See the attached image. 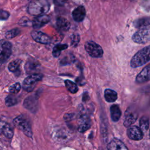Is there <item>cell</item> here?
<instances>
[{"mask_svg":"<svg viewBox=\"0 0 150 150\" xmlns=\"http://www.w3.org/2000/svg\"><path fill=\"white\" fill-rule=\"evenodd\" d=\"M50 4L47 0H33L28 6V12L29 14L38 16L45 14L49 11Z\"/></svg>","mask_w":150,"mask_h":150,"instance_id":"obj_1","label":"cell"},{"mask_svg":"<svg viewBox=\"0 0 150 150\" xmlns=\"http://www.w3.org/2000/svg\"><path fill=\"white\" fill-rule=\"evenodd\" d=\"M150 47H146L139 50L131 59L130 64L132 68L139 67L149 62Z\"/></svg>","mask_w":150,"mask_h":150,"instance_id":"obj_2","label":"cell"},{"mask_svg":"<svg viewBox=\"0 0 150 150\" xmlns=\"http://www.w3.org/2000/svg\"><path fill=\"white\" fill-rule=\"evenodd\" d=\"M13 123L16 128L21 130L27 137H31L32 136L30 124L23 115H20L15 118L13 120Z\"/></svg>","mask_w":150,"mask_h":150,"instance_id":"obj_3","label":"cell"},{"mask_svg":"<svg viewBox=\"0 0 150 150\" xmlns=\"http://www.w3.org/2000/svg\"><path fill=\"white\" fill-rule=\"evenodd\" d=\"M150 32L149 25L139 28V29L136 32L132 37V40L137 43L145 44L149 40Z\"/></svg>","mask_w":150,"mask_h":150,"instance_id":"obj_4","label":"cell"},{"mask_svg":"<svg viewBox=\"0 0 150 150\" xmlns=\"http://www.w3.org/2000/svg\"><path fill=\"white\" fill-rule=\"evenodd\" d=\"M43 76L40 74L34 73L28 76L25 79L22 83L23 88L28 91L30 92L36 87L37 83L42 79Z\"/></svg>","mask_w":150,"mask_h":150,"instance_id":"obj_5","label":"cell"},{"mask_svg":"<svg viewBox=\"0 0 150 150\" xmlns=\"http://www.w3.org/2000/svg\"><path fill=\"white\" fill-rule=\"evenodd\" d=\"M84 48L88 54L93 57H101L103 55L102 47L93 41L87 42L84 45Z\"/></svg>","mask_w":150,"mask_h":150,"instance_id":"obj_6","label":"cell"},{"mask_svg":"<svg viewBox=\"0 0 150 150\" xmlns=\"http://www.w3.org/2000/svg\"><path fill=\"white\" fill-rule=\"evenodd\" d=\"M12 53V45L6 40H0V61L6 62Z\"/></svg>","mask_w":150,"mask_h":150,"instance_id":"obj_7","label":"cell"},{"mask_svg":"<svg viewBox=\"0 0 150 150\" xmlns=\"http://www.w3.org/2000/svg\"><path fill=\"white\" fill-rule=\"evenodd\" d=\"M124 117V125L125 127H129L136 121L138 118V114L133 108L129 107L125 112Z\"/></svg>","mask_w":150,"mask_h":150,"instance_id":"obj_8","label":"cell"},{"mask_svg":"<svg viewBox=\"0 0 150 150\" xmlns=\"http://www.w3.org/2000/svg\"><path fill=\"white\" fill-rule=\"evenodd\" d=\"M91 126L90 117L87 114H81L78 118L77 129L80 132H84L88 130Z\"/></svg>","mask_w":150,"mask_h":150,"instance_id":"obj_9","label":"cell"},{"mask_svg":"<svg viewBox=\"0 0 150 150\" xmlns=\"http://www.w3.org/2000/svg\"><path fill=\"white\" fill-rule=\"evenodd\" d=\"M127 135L131 139L139 141L142 139L144 134L139 127L137 126H129L127 130Z\"/></svg>","mask_w":150,"mask_h":150,"instance_id":"obj_10","label":"cell"},{"mask_svg":"<svg viewBox=\"0 0 150 150\" xmlns=\"http://www.w3.org/2000/svg\"><path fill=\"white\" fill-rule=\"evenodd\" d=\"M33 39L38 43L48 44L50 42V38L45 33L38 30H33L30 33Z\"/></svg>","mask_w":150,"mask_h":150,"instance_id":"obj_11","label":"cell"},{"mask_svg":"<svg viewBox=\"0 0 150 150\" xmlns=\"http://www.w3.org/2000/svg\"><path fill=\"white\" fill-rule=\"evenodd\" d=\"M50 21V17L45 14L37 16L32 21V26L35 29H39L47 24Z\"/></svg>","mask_w":150,"mask_h":150,"instance_id":"obj_12","label":"cell"},{"mask_svg":"<svg viewBox=\"0 0 150 150\" xmlns=\"http://www.w3.org/2000/svg\"><path fill=\"white\" fill-rule=\"evenodd\" d=\"M150 79V66H146L144 67L142 71L137 75L135 79V81L138 84L144 83L147 82Z\"/></svg>","mask_w":150,"mask_h":150,"instance_id":"obj_13","label":"cell"},{"mask_svg":"<svg viewBox=\"0 0 150 150\" xmlns=\"http://www.w3.org/2000/svg\"><path fill=\"white\" fill-rule=\"evenodd\" d=\"M72 17L73 19L77 22L83 21L86 16V9L84 6L80 5L76 8L72 12Z\"/></svg>","mask_w":150,"mask_h":150,"instance_id":"obj_14","label":"cell"},{"mask_svg":"<svg viewBox=\"0 0 150 150\" xmlns=\"http://www.w3.org/2000/svg\"><path fill=\"white\" fill-rule=\"evenodd\" d=\"M108 149L110 150H127L128 148L118 138H113L107 145Z\"/></svg>","mask_w":150,"mask_h":150,"instance_id":"obj_15","label":"cell"},{"mask_svg":"<svg viewBox=\"0 0 150 150\" xmlns=\"http://www.w3.org/2000/svg\"><path fill=\"white\" fill-rule=\"evenodd\" d=\"M0 131L8 139H11L13 135V129L11 125L4 121L0 122Z\"/></svg>","mask_w":150,"mask_h":150,"instance_id":"obj_16","label":"cell"},{"mask_svg":"<svg viewBox=\"0 0 150 150\" xmlns=\"http://www.w3.org/2000/svg\"><path fill=\"white\" fill-rule=\"evenodd\" d=\"M56 25L59 30L63 32L67 31L70 27L69 21L63 17H58L57 18Z\"/></svg>","mask_w":150,"mask_h":150,"instance_id":"obj_17","label":"cell"},{"mask_svg":"<svg viewBox=\"0 0 150 150\" xmlns=\"http://www.w3.org/2000/svg\"><path fill=\"white\" fill-rule=\"evenodd\" d=\"M110 115L112 121L117 122L121 115V111L119 106L117 104H113L110 107Z\"/></svg>","mask_w":150,"mask_h":150,"instance_id":"obj_18","label":"cell"},{"mask_svg":"<svg viewBox=\"0 0 150 150\" xmlns=\"http://www.w3.org/2000/svg\"><path fill=\"white\" fill-rule=\"evenodd\" d=\"M23 105L26 108L31 111H33L37 107V101L36 98H34L33 96L27 97L24 101Z\"/></svg>","mask_w":150,"mask_h":150,"instance_id":"obj_19","label":"cell"},{"mask_svg":"<svg viewBox=\"0 0 150 150\" xmlns=\"http://www.w3.org/2000/svg\"><path fill=\"white\" fill-rule=\"evenodd\" d=\"M118 94L113 90L107 88L104 91V98L108 103H113L117 100Z\"/></svg>","mask_w":150,"mask_h":150,"instance_id":"obj_20","label":"cell"},{"mask_svg":"<svg viewBox=\"0 0 150 150\" xmlns=\"http://www.w3.org/2000/svg\"><path fill=\"white\" fill-rule=\"evenodd\" d=\"M39 64L35 61H28L25 66V69L28 74H34L38 69Z\"/></svg>","mask_w":150,"mask_h":150,"instance_id":"obj_21","label":"cell"},{"mask_svg":"<svg viewBox=\"0 0 150 150\" xmlns=\"http://www.w3.org/2000/svg\"><path fill=\"white\" fill-rule=\"evenodd\" d=\"M67 47H68V45L67 44H57L56 45L54 46V47L53 49V51H52L53 56L54 57H58L60 56L61 52L67 49Z\"/></svg>","mask_w":150,"mask_h":150,"instance_id":"obj_22","label":"cell"},{"mask_svg":"<svg viewBox=\"0 0 150 150\" xmlns=\"http://www.w3.org/2000/svg\"><path fill=\"white\" fill-rule=\"evenodd\" d=\"M64 84L70 93L75 94L78 91V86L74 82L70 80H66L64 81Z\"/></svg>","mask_w":150,"mask_h":150,"instance_id":"obj_23","label":"cell"},{"mask_svg":"<svg viewBox=\"0 0 150 150\" xmlns=\"http://www.w3.org/2000/svg\"><path fill=\"white\" fill-rule=\"evenodd\" d=\"M134 25L135 28H137L149 25V19L148 17H147V18H142L135 20L134 22Z\"/></svg>","mask_w":150,"mask_h":150,"instance_id":"obj_24","label":"cell"},{"mask_svg":"<svg viewBox=\"0 0 150 150\" xmlns=\"http://www.w3.org/2000/svg\"><path fill=\"white\" fill-rule=\"evenodd\" d=\"M21 63H22V61L20 59H16L11 62L8 64L9 70L12 72H16V71L18 70Z\"/></svg>","mask_w":150,"mask_h":150,"instance_id":"obj_25","label":"cell"},{"mask_svg":"<svg viewBox=\"0 0 150 150\" xmlns=\"http://www.w3.org/2000/svg\"><path fill=\"white\" fill-rule=\"evenodd\" d=\"M140 128L142 131H146L149 128V118L146 116H143L139 120Z\"/></svg>","mask_w":150,"mask_h":150,"instance_id":"obj_26","label":"cell"},{"mask_svg":"<svg viewBox=\"0 0 150 150\" xmlns=\"http://www.w3.org/2000/svg\"><path fill=\"white\" fill-rule=\"evenodd\" d=\"M5 102L6 106L11 107L17 104L18 100L15 96L13 95H9L5 98Z\"/></svg>","mask_w":150,"mask_h":150,"instance_id":"obj_27","label":"cell"},{"mask_svg":"<svg viewBox=\"0 0 150 150\" xmlns=\"http://www.w3.org/2000/svg\"><path fill=\"white\" fill-rule=\"evenodd\" d=\"M20 32H21V30L18 28H15V29H11L10 30L7 31L5 33V37L7 39H12V38H15V36H16L17 35H18L20 33Z\"/></svg>","mask_w":150,"mask_h":150,"instance_id":"obj_28","label":"cell"},{"mask_svg":"<svg viewBox=\"0 0 150 150\" xmlns=\"http://www.w3.org/2000/svg\"><path fill=\"white\" fill-rule=\"evenodd\" d=\"M18 24L21 26H32V21L26 16H23L20 19Z\"/></svg>","mask_w":150,"mask_h":150,"instance_id":"obj_29","label":"cell"},{"mask_svg":"<svg viewBox=\"0 0 150 150\" xmlns=\"http://www.w3.org/2000/svg\"><path fill=\"white\" fill-rule=\"evenodd\" d=\"M21 88V86L19 83H16L9 87V91L12 94L18 93Z\"/></svg>","mask_w":150,"mask_h":150,"instance_id":"obj_30","label":"cell"},{"mask_svg":"<svg viewBox=\"0 0 150 150\" xmlns=\"http://www.w3.org/2000/svg\"><path fill=\"white\" fill-rule=\"evenodd\" d=\"M10 16L9 12L1 9L0 10V20H6Z\"/></svg>","mask_w":150,"mask_h":150,"instance_id":"obj_31","label":"cell"},{"mask_svg":"<svg viewBox=\"0 0 150 150\" xmlns=\"http://www.w3.org/2000/svg\"><path fill=\"white\" fill-rule=\"evenodd\" d=\"M80 41V37L77 35H73L71 37V45L73 46H76Z\"/></svg>","mask_w":150,"mask_h":150,"instance_id":"obj_32","label":"cell"},{"mask_svg":"<svg viewBox=\"0 0 150 150\" xmlns=\"http://www.w3.org/2000/svg\"><path fill=\"white\" fill-rule=\"evenodd\" d=\"M54 1V3L59 6H62L63 5L65 2L67 1V0H53Z\"/></svg>","mask_w":150,"mask_h":150,"instance_id":"obj_33","label":"cell"}]
</instances>
